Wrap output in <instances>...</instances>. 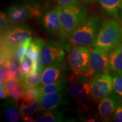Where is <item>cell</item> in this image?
<instances>
[{"mask_svg": "<svg viewBox=\"0 0 122 122\" xmlns=\"http://www.w3.org/2000/svg\"><path fill=\"white\" fill-rule=\"evenodd\" d=\"M100 18L92 16L80 23L66 39L60 40L68 48L72 46H92L100 29Z\"/></svg>", "mask_w": 122, "mask_h": 122, "instance_id": "cell-1", "label": "cell"}, {"mask_svg": "<svg viewBox=\"0 0 122 122\" xmlns=\"http://www.w3.org/2000/svg\"><path fill=\"white\" fill-rule=\"evenodd\" d=\"M61 25V40L67 38L80 23L87 18V10L80 4L57 7Z\"/></svg>", "mask_w": 122, "mask_h": 122, "instance_id": "cell-2", "label": "cell"}, {"mask_svg": "<svg viewBox=\"0 0 122 122\" xmlns=\"http://www.w3.org/2000/svg\"><path fill=\"white\" fill-rule=\"evenodd\" d=\"M122 39V30L118 23L112 19L107 20L99 29L92 47L110 51L120 43Z\"/></svg>", "mask_w": 122, "mask_h": 122, "instance_id": "cell-3", "label": "cell"}, {"mask_svg": "<svg viewBox=\"0 0 122 122\" xmlns=\"http://www.w3.org/2000/svg\"><path fill=\"white\" fill-rule=\"evenodd\" d=\"M70 86L68 89L70 96L78 103L83 112L88 110L84 102L90 100L91 92V79L83 75L72 74L70 77Z\"/></svg>", "mask_w": 122, "mask_h": 122, "instance_id": "cell-4", "label": "cell"}, {"mask_svg": "<svg viewBox=\"0 0 122 122\" xmlns=\"http://www.w3.org/2000/svg\"><path fill=\"white\" fill-rule=\"evenodd\" d=\"M92 46H72L68 51V61L72 74L84 75L89 66Z\"/></svg>", "mask_w": 122, "mask_h": 122, "instance_id": "cell-5", "label": "cell"}, {"mask_svg": "<svg viewBox=\"0 0 122 122\" xmlns=\"http://www.w3.org/2000/svg\"><path fill=\"white\" fill-rule=\"evenodd\" d=\"M32 30L25 24L13 25L1 34V45L16 48L32 38Z\"/></svg>", "mask_w": 122, "mask_h": 122, "instance_id": "cell-6", "label": "cell"}, {"mask_svg": "<svg viewBox=\"0 0 122 122\" xmlns=\"http://www.w3.org/2000/svg\"><path fill=\"white\" fill-rule=\"evenodd\" d=\"M68 52L66 46L61 41L51 40L44 43L40 54V61L42 67L64 60Z\"/></svg>", "mask_w": 122, "mask_h": 122, "instance_id": "cell-7", "label": "cell"}, {"mask_svg": "<svg viewBox=\"0 0 122 122\" xmlns=\"http://www.w3.org/2000/svg\"><path fill=\"white\" fill-rule=\"evenodd\" d=\"M109 50L94 48L91 52L89 66L84 76L92 78L96 75L109 73L110 65L109 61Z\"/></svg>", "mask_w": 122, "mask_h": 122, "instance_id": "cell-8", "label": "cell"}, {"mask_svg": "<svg viewBox=\"0 0 122 122\" xmlns=\"http://www.w3.org/2000/svg\"><path fill=\"white\" fill-rule=\"evenodd\" d=\"M113 91L112 77L109 73L96 75L91 78V100L98 102Z\"/></svg>", "mask_w": 122, "mask_h": 122, "instance_id": "cell-9", "label": "cell"}, {"mask_svg": "<svg viewBox=\"0 0 122 122\" xmlns=\"http://www.w3.org/2000/svg\"><path fill=\"white\" fill-rule=\"evenodd\" d=\"M40 22L43 30L50 37L61 36V25L57 9L45 10L40 15Z\"/></svg>", "mask_w": 122, "mask_h": 122, "instance_id": "cell-10", "label": "cell"}, {"mask_svg": "<svg viewBox=\"0 0 122 122\" xmlns=\"http://www.w3.org/2000/svg\"><path fill=\"white\" fill-rule=\"evenodd\" d=\"M68 70L66 62L63 60L44 68L39 86L53 83L66 77Z\"/></svg>", "mask_w": 122, "mask_h": 122, "instance_id": "cell-11", "label": "cell"}, {"mask_svg": "<svg viewBox=\"0 0 122 122\" xmlns=\"http://www.w3.org/2000/svg\"><path fill=\"white\" fill-rule=\"evenodd\" d=\"M122 99L115 92L101 99L99 102L97 109L99 115L103 121L109 122L114 113L116 108Z\"/></svg>", "mask_w": 122, "mask_h": 122, "instance_id": "cell-12", "label": "cell"}, {"mask_svg": "<svg viewBox=\"0 0 122 122\" xmlns=\"http://www.w3.org/2000/svg\"><path fill=\"white\" fill-rule=\"evenodd\" d=\"M38 100L39 102V110L40 112L57 109L67 102L66 94L63 91L44 94L41 96Z\"/></svg>", "mask_w": 122, "mask_h": 122, "instance_id": "cell-13", "label": "cell"}, {"mask_svg": "<svg viewBox=\"0 0 122 122\" xmlns=\"http://www.w3.org/2000/svg\"><path fill=\"white\" fill-rule=\"evenodd\" d=\"M6 14L11 25L22 24L32 15L30 9L25 5L15 4L9 7Z\"/></svg>", "mask_w": 122, "mask_h": 122, "instance_id": "cell-14", "label": "cell"}, {"mask_svg": "<svg viewBox=\"0 0 122 122\" xmlns=\"http://www.w3.org/2000/svg\"><path fill=\"white\" fill-rule=\"evenodd\" d=\"M109 57L111 70L122 74V41L110 50Z\"/></svg>", "mask_w": 122, "mask_h": 122, "instance_id": "cell-15", "label": "cell"}, {"mask_svg": "<svg viewBox=\"0 0 122 122\" xmlns=\"http://www.w3.org/2000/svg\"><path fill=\"white\" fill-rule=\"evenodd\" d=\"M70 82V78L66 77L65 78L58 80L54 83L43 85L41 86H38L40 92V96L44 94L50 93L60 92L63 91L67 85Z\"/></svg>", "mask_w": 122, "mask_h": 122, "instance_id": "cell-16", "label": "cell"}, {"mask_svg": "<svg viewBox=\"0 0 122 122\" xmlns=\"http://www.w3.org/2000/svg\"><path fill=\"white\" fill-rule=\"evenodd\" d=\"M40 97V92L38 86L26 87L21 96L20 105L30 106L39 100Z\"/></svg>", "mask_w": 122, "mask_h": 122, "instance_id": "cell-17", "label": "cell"}, {"mask_svg": "<svg viewBox=\"0 0 122 122\" xmlns=\"http://www.w3.org/2000/svg\"><path fill=\"white\" fill-rule=\"evenodd\" d=\"M45 41L41 38L35 37L30 41L26 50V55L32 61L40 59V54Z\"/></svg>", "mask_w": 122, "mask_h": 122, "instance_id": "cell-18", "label": "cell"}, {"mask_svg": "<svg viewBox=\"0 0 122 122\" xmlns=\"http://www.w3.org/2000/svg\"><path fill=\"white\" fill-rule=\"evenodd\" d=\"M63 110H59L58 108L51 110L44 111L43 114L37 117L36 121L37 122H63Z\"/></svg>", "mask_w": 122, "mask_h": 122, "instance_id": "cell-19", "label": "cell"}, {"mask_svg": "<svg viewBox=\"0 0 122 122\" xmlns=\"http://www.w3.org/2000/svg\"><path fill=\"white\" fill-rule=\"evenodd\" d=\"M101 6L110 15L117 14L122 7V0H98Z\"/></svg>", "mask_w": 122, "mask_h": 122, "instance_id": "cell-20", "label": "cell"}, {"mask_svg": "<svg viewBox=\"0 0 122 122\" xmlns=\"http://www.w3.org/2000/svg\"><path fill=\"white\" fill-rule=\"evenodd\" d=\"M17 105L11 102V106H6L4 110V116L9 122H18L20 120L21 113L16 109Z\"/></svg>", "mask_w": 122, "mask_h": 122, "instance_id": "cell-21", "label": "cell"}, {"mask_svg": "<svg viewBox=\"0 0 122 122\" xmlns=\"http://www.w3.org/2000/svg\"><path fill=\"white\" fill-rule=\"evenodd\" d=\"M25 5L30 9L32 15L38 16L46 4L42 0H22Z\"/></svg>", "mask_w": 122, "mask_h": 122, "instance_id": "cell-22", "label": "cell"}, {"mask_svg": "<svg viewBox=\"0 0 122 122\" xmlns=\"http://www.w3.org/2000/svg\"><path fill=\"white\" fill-rule=\"evenodd\" d=\"M41 73L36 72L27 74L23 77L22 81L26 87L30 86H39L41 80Z\"/></svg>", "mask_w": 122, "mask_h": 122, "instance_id": "cell-23", "label": "cell"}, {"mask_svg": "<svg viewBox=\"0 0 122 122\" xmlns=\"http://www.w3.org/2000/svg\"><path fill=\"white\" fill-rule=\"evenodd\" d=\"M26 86L22 80L19 82L15 89L10 93V96L11 97V101L12 102L17 105L18 103L20 100L21 96Z\"/></svg>", "mask_w": 122, "mask_h": 122, "instance_id": "cell-24", "label": "cell"}, {"mask_svg": "<svg viewBox=\"0 0 122 122\" xmlns=\"http://www.w3.org/2000/svg\"><path fill=\"white\" fill-rule=\"evenodd\" d=\"M114 91L122 99V74L114 72L112 74Z\"/></svg>", "mask_w": 122, "mask_h": 122, "instance_id": "cell-25", "label": "cell"}, {"mask_svg": "<svg viewBox=\"0 0 122 122\" xmlns=\"http://www.w3.org/2000/svg\"><path fill=\"white\" fill-rule=\"evenodd\" d=\"M39 108V100H37L33 104L30 105V106L20 105V106L19 107V110L22 115H30L37 111Z\"/></svg>", "mask_w": 122, "mask_h": 122, "instance_id": "cell-26", "label": "cell"}, {"mask_svg": "<svg viewBox=\"0 0 122 122\" xmlns=\"http://www.w3.org/2000/svg\"><path fill=\"white\" fill-rule=\"evenodd\" d=\"M10 24L9 20L7 17V15L4 12H1L0 14V30H1V34H2L6 31L7 29L10 28Z\"/></svg>", "mask_w": 122, "mask_h": 122, "instance_id": "cell-27", "label": "cell"}, {"mask_svg": "<svg viewBox=\"0 0 122 122\" xmlns=\"http://www.w3.org/2000/svg\"><path fill=\"white\" fill-rule=\"evenodd\" d=\"M0 78H1V80L4 81L5 82H7V81L14 78V73L9 68L1 66Z\"/></svg>", "mask_w": 122, "mask_h": 122, "instance_id": "cell-28", "label": "cell"}, {"mask_svg": "<svg viewBox=\"0 0 122 122\" xmlns=\"http://www.w3.org/2000/svg\"><path fill=\"white\" fill-rule=\"evenodd\" d=\"M112 119L116 122H122V100H120L114 111Z\"/></svg>", "mask_w": 122, "mask_h": 122, "instance_id": "cell-29", "label": "cell"}, {"mask_svg": "<svg viewBox=\"0 0 122 122\" xmlns=\"http://www.w3.org/2000/svg\"><path fill=\"white\" fill-rule=\"evenodd\" d=\"M51 1L56 5L59 6H68L80 4L82 0H51Z\"/></svg>", "mask_w": 122, "mask_h": 122, "instance_id": "cell-30", "label": "cell"}, {"mask_svg": "<svg viewBox=\"0 0 122 122\" xmlns=\"http://www.w3.org/2000/svg\"><path fill=\"white\" fill-rule=\"evenodd\" d=\"M19 82V81L16 80V79L15 78L7 81L6 83L5 88V89L10 94V93H11L14 90L15 88H16V86H17Z\"/></svg>", "mask_w": 122, "mask_h": 122, "instance_id": "cell-31", "label": "cell"}, {"mask_svg": "<svg viewBox=\"0 0 122 122\" xmlns=\"http://www.w3.org/2000/svg\"><path fill=\"white\" fill-rule=\"evenodd\" d=\"M30 70V66H29L26 63H25L24 62H20L19 67V70L23 76H24L28 74Z\"/></svg>", "mask_w": 122, "mask_h": 122, "instance_id": "cell-32", "label": "cell"}, {"mask_svg": "<svg viewBox=\"0 0 122 122\" xmlns=\"http://www.w3.org/2000/svg\"><path fill=\"white\" fill-rule=\"evenodd\" d=\"M10 95V94L5 89L1 90V92H0V98H1V100H5V99L8 98Z\"/></svg>", "mask_w": 122, "mask_h": 122, "instance_id": "cell-33", "label": "cell"}, {"mask_svg": "<svg viewBox=\"0 0 122 122\" xmlns=\"http://www.w3.org/2000/svg\"><path fill=\"white\" fill-rule=\"evenodd\" d=\"M22 120H23L24 122H36V120L32 118L31 117H30V116L28 115H22Z\"/></svg>", "mask_w": 122, "mask_h": 122, "instance_id": "cell-34", "label": "cell"}, {"mask_svg": "<svg viewBox=\"0 0 122 122\" xmlns=\"http://www.w3.org/2000/svg\"><path fill=\"white\" fill-rule=\"evenodd\" d=\"M83 121L84 122H101V120H98V119L96 118H88L85 119H83Z\"/></svg>", "mask_w": 122, "mask_h": 122, "instance_id": "cell-35", "label": "cell"}, {"mask_svg": "<svg viewBox=\"0 0 122 122\" xmlns=\"http://www.w3.org/2000/svg\"><path fill=\"white\" fill-rule=\"evenodd\" d=\"M5 81L2 80H1L0 81V89L4 90L5 88Z\"/></svg>", "mask_w": 122, "mask_h": 122, "instance_id": "cell-36", "label": "cell"}, {"mask_svg": "<svg viewBox=\"0 0 122 122\" xmlns=\"http://www.w3.org/2000/svg\"><path fill=\"white\" fill-rule=\"evenodd\" d=\"M96 0H82V1L83 2H94Z\"/></svg>", "mask_w": 122, "mask_h": 122, "instance_id": "cell-37", "label": "cell"}, {"mask_svg": "<svg viewBox=\"0 0 122 122\" xmlns=\"http://www.w3.org/2000/svg\"><path fill=\"white\" fill-rule=\"evenodd\" d=\"M121 19H122V7L121 8Z\"/></svg>", "mask_w": 122, "mask_h": 122, "instance_id": "cell-38", "label": "cell"}]
</instances>
